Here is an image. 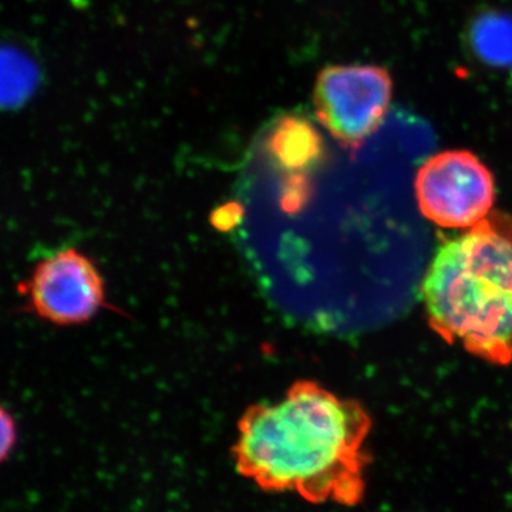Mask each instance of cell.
<instances>
[{"label":"cell","instance_id":"cell-1","mask_svg":"<svg viewBox=\"0 0 512 512\" xmlns=\"http://www.w3.org/2000/svg\"><path fill=\"white\" fill-rule=\"evenodd\" d=\"M370 429L362 404L299 380L279 402L242 414L231 453L238 473L262 490L352 507L366 491Z\"/></svg>","mask_w":512,"mask_h":512},{"label":"cell","instance_id":"cell-2","mask_svg":"<svg viewBox=\"0 0 512 512\" xmlns=\"http://www.w3.org/2000/svg\"><path fill=\"white\" fill-rule=\"evenodd\" d=\"M431 329L498 366L512 363V217L491 212L434 255L424 276Z\"/></svg>","mask_w":512,"mask_h":512},{"label":"cell","instance_id":"cell-3","mask_svg":"<svg viewBox=\"0 0 512 512\" xmlns=\"http://www.w3.org/2000/svg\"><path fill=\"white\" fill-rule=\"evenodd\" d=\"M393 96L390 73L373 64H338L318 74L316 117L336 141L359 150L383 123Z\"/></svg>","mask_w":512,"mask_h":512},{"label":"cell","instance_id":"cell-4","mask_svg":"<svg viewBox=\"0 0 512 512\" xmlns=\"http://www.w3.org/2000/svg\"><path fill=\"white\" fill-rule=\"evenodd\" d=\"M414 190L421 214L441 228H473L491 214L495 200L493 174L466 150L429 158L416 175Z\"/></svg>","mask_w":512,"mask_h":512},{"label":"cell","instance_id":"cell-5","mask_svg":"<svg viewBox=\"0 0 512 512\" xmlns=\"http://www.w3.org/2000/svg\"><path fill=\"white\" fill-rule=\"evenodd\" d=\"M20 291L30 311L62 326L92 319L106 299L99 269L73 248L62 249L40 261Z\"/></svg>","mask_w":512,"mask_h":512},{"label":"cell","instance_id":"cell-6","mask_svg":"<svg viewBox=\"0 0 512 512\" xmlns=\"http://www.w3.org/2000/svg\"><path fill=\"white\" fill-rule=\"evenodd\" d=\"M268 148L286 170L301 171L318 163L323 154V140L318 128L306 117L286 114L272 128Z\"/></svg>","mask_w":512,"mask_h":512},{"label":"cell","instance_id":"cell-7","mask_svg":"<svg viewBox=\"0 0 512 512\" xmlns=\"http://www.w3.org/2000/svg\"><path fill=\"white\" fill-rule=\"evenodd\" d=\"M478 59L497 69H512V16L503 12L478 15L468 30Z\"/></svg>","mask_w":512,"mask_h":512},{"label":"cell","instance_id":"cell-8","mask_svg":"<svg viewBox=\"0 0 512 512\" xmlns=\"http://www.w3.org/2000/svg\"><path fill=\"white\" fill-rule=\"evenodd\" d=\"M36 67L28 57L13 47L3 52V103L16 107L28 99L35 89Z\"/></svg>","mask_w":512,"mask_h":512},{"label":"cell","instance_id":"cell-9","mask_svg":"<svg viewBox=\"0 0 512 512\" xmlns=\"http://www.w3.org/2000/svg\"><path fill=\"white\" fill-rule=\"evenodd\" d=\"M3 441H2V456L3 458L8 457V453L10 448L13 447V444H15L16 439V430H15V423H13V420L6 419V413L3 412Z\"/></svg>","mask_w":512,"mask_h":512}]
</instances>
